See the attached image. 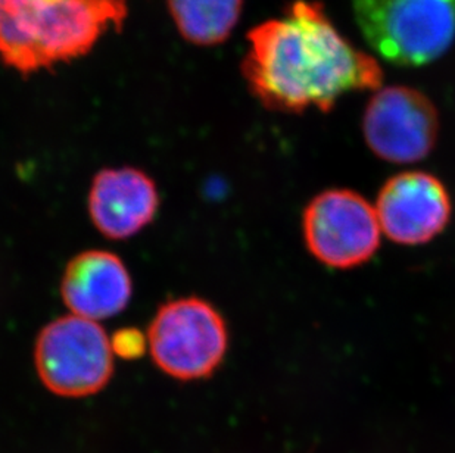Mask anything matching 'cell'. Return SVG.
<instances>
[{"instance_id":"cell-1","label":"cell","mask_w":455,"mask_h":453,"mask_svg":"<svg viewBox=\"0 0 455 453\" xmlns=\"http://www.w3.org/2000/svg\"><path fill=\"white\" fill-rule=\"evenodd\" d=\"M242 74L271 111L329 112L344 94L378 91V60L340 35L320 2L295 0L284 15L253 27Z\"/></svg>"},{"instance_id":"cell-2","label":"cell","mask_w":455,"mask_h":453,"mask_svg":"<svg viewBox=\"0 0 455 453\" xmlns=\"http://www.w3.org/2000/svg\"><path fill=\"white\" fill-rule=\"evenodd\" d=\"M127 15V0H0V60L22 76L67 64Z\"/></svg>"},{"instance_id":"cell-3","label":"cell","mask_w":455,"mask_h":453,"mask_svg":"<svg viewBox=\"0 0 455 453\" xmlns=\"http://www.w3.org/2000/svg\"><path fill=\"white\" fill-rule=\"evenodd\" d=\"M367 44L398 67L438 60L455 40V0H353Z\"/></svg>"},{"instance_id":"cell-4","label":"cell","mask_w":455,"mask_h":453,"mask_svg":"<svg viewBox=\"0 0 455 453\" xmlns=\"http://www.w3.org/2000/svg\"><path fill=\"white\" fill-rule=\"evenodd\" d=\"M155 365L179 381L210 378L228 354V330L221 314L199 298L164 304L148 327Z\"/></svg>"},{"instance_id":"cell-5","label":"cell","mask_w":455,"mask_h":453,"mask_svg":"<svg viewBox=\"0 0 455 453\" xmlns=\"http://www.w3.org/2000/svg\"><path fill=\"white\" fill-rule=\"evenodd\" d=\"M114 355L111 338L102 325L73 314L44 325L36 338L37 376L60 398L100 393L114 374Z\"/></svg>"},{"instance_id":"cell-6","label":"cell","mask_w":455,"mask_h":453,"mask_svg":"<svg viewBox=\"0 0 455 453\" xmlns=\"http://www.w3.org/2000/svg\"><path fill=\"white\" fill-rule=\"evenodd\" d=\"M302 230L311 255L336 270L370 261L382 234L376 208L345 188H331L314 197L305 208Z\"/></svg>"},{"instance_id":"cell-7","label":"cell","mask_w":455,"mask_h":453,"mask_svg":"<svg viewBox=\"0 0 455 453\" xmlns=\"http://www.w3.org/2000/svg\"><path fill=\"white\" fill-rule=\"evenodd\" d=\"M365 143L387 163L427 158L439 134L438 109L426 94L405 86L379 89L363 118Z\"/></svg>"},{"instance_id":"cell-8","label":"cell","mask_w":455,"mask_h":453,"mask_svg":"<svg viewBox=\"0 0 455 453\" xmlns=\"http://www.w3.org/2000/svg\"><path fill=\"white\" fill-rule=\"evenodd\" d=\"M376 212L392 242L417 246L445 230L451 219V197L443 181L429 172L405 171L383 184Z\"/></svg>"},{"instance_id":"cell-9","label":"cell","mask_w":455,"mask_h":453,"mask_svg":"<svg viewBox=\"0 0 455 453\" xmlns=\"http://www.w3.org/2000/svg\"><path fill=\"white\" fill-rule=\"evenodd\" d=\"M87 206L92 223L105 237L130 239L154 221L158 188L136 168H107L92 181Z\"/></svg>"},{"instance_id":"cell-10","label":"cell","mask_w":455,"mask_h":453,"mask_svg":"<svg viewBox=\"0 0 455 453\" xmlns=\"http://www.w3.org/2000/svg\"><path fill=\"white\" fill-rule=\"evenodd\" d=\"M132 295L133 282L127 266L108 250L78 253L60 280V296L69 313L98 322L123 313Z\"/></svg>"},{"instance_id":"cell-11","label":"cell","mask_w":455,"mask_h":453,"mask_svg":"<svg viewBox=\"0 0 455 453\" xmlns=\"http://www.w3.org/2000/svg\"><path fill=\"white\" fill-rule=\"evenodd\" d=\"M179 35L196 46H215L230 37L243 0H167Z\"/></svg>"},{"instance_id":"cell-12","label":"cell","mask_w":455,"mask_h":453,"mask_svg":"<svg viewBox=\"0 0 455 453\" xmlns=\"http://www.w3.org/2000/svg\"><path fill=\"white\" fill-rule=\"evenodd\" d=\"M111 342L114 354L125 360L139 358L148 346L147 338L140 336L136 330H121L116 334V338H111Z\"/></svg>"}]
</instances>
